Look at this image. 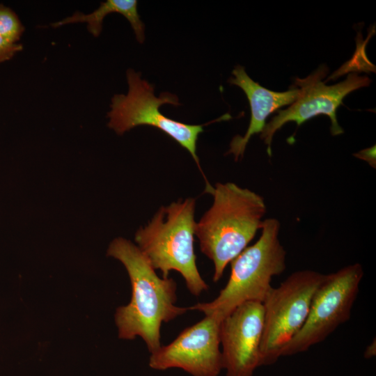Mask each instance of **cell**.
<instances>
[{
    "label": "cell",
    "instance_id": "6da1fadb",
    "mask_svg": "<svg viewBox=\"0 0 376 376\" xmlns=\"http://www.w3.org/2000/svg\"><path fill=\"white\" fill-rule=\"evenodd\" d=\"M107 256L119 260L126 269L132 285L130 302L115 313L118 337H141L152 353L161 345V327L189 311L178 306L177 284L171 278H160L139 248L123 237L113 239Z\"/></svg>",
    "mask_w": 376,
    "mask_h": 376
},
{
    "label": "cell",
    "instance_id": "7a4b0ae2",
    "mask_svg": "<svg viewBox=\"0 0 376 376\" xmlns=\"http://www.w3.org/2000/svg\"><path fill=\"white\" fill-rule=\"evenodd\" d=\"M210 194L213 204L196 223L195 235L213 262V281L217 282L261 228L266 205L263 196L233 182H218Z\"/></svg>",
    "mask_w": 376,
    "mask_h": 376
},
{
    "label": "cell",
    "instance_id": "3957f363",
    "mask_svg": "<svg viewBox=\"0 0 376 376\" xmlns=\"http://www.w3.org/2000/svg\"><path fill=\"white\" fill-rule=\"evenodd\" d=\"M195 206L193 198L162 206L148 225L137 230L134 240L153 268L162 272V278L177 271L189 291L199 296L208 286L196 265Z\"/></svg>",
    "mask_w": 376,
    "mask_h": 376
},
{
    "label": "cell",
    "instance_id": "277c9868",
    "mask_svg": "<svg viewBox=\"0 0 376 376\" xmlns=\"http://www.w3.org/2000/svg\"><path fill=\"white\" fill-rule=\"evenodd\" d=\"M280 227L275 218L263 220L257 242L231 261L229 279L219 295L212 301L188 307L189 311H198L222 321L244 302L263 304L272 289V279L286 267V252L279 238Z\"/></svg>",
    "mask_w": 376,
    "mask_h": 376
},
{
    "label": "cell",
    "instance_id": "5b68a950",
    "mask_svg": "<svg viewBox=\"0 0 376 376\" xmlns=\"http://www.w3.org/2000/svg\"><path fill=\"white\" fill-rule=\"evenodd\" d=\"M128 92L116 94L111 100L107 113V126L117 134L123 135L135 127L147 125L156 127L174 139L191 155L200 171L204 175L196 154L198 136L204 126L219 120L230 118L229 114L205 125H189L168 118L160 112L162 104L180 105L178 97L171 93H154V86L141 77V73L133 69L126 71Z\"/></svg>",
    "mask_w": 376,
    "mask_h": 376
},
{
    "label": "cell",
    "instance_id": "8992f818",
    "mask_svg": "<svg viewBox=\"0 0 376 376\" xmlns=\"http://www.w3.org/2000/svg\"><path fill=\"white\" fill-rule=\"evenodd\" d=\"M325 276L313 270H299L291 274L279 287L272 288L263 303L261 366L274 363L285 346L300 331L314 294Z\"/></svg>",
    "mask_w": 376,
    "mask_h": 376
},
{
    "label": "cell",
    "instance_id": "52a82bcc",
    "mask_svg": "<svg viewBox=\"0 0 376 376\" xmlns=\"http://www.w3.org/2000/svg\"><path fill=\"white\" fill-rule=\"evenodd\" d=\"M363 276V267L359 263L326 274L314 294L303 327L283 349L281 357L307 351L348 321Z\"/></svg>",
    "mask_w": 376,
    "mask_h": 376
},
{
    "label": "cell",
    "instance_id": "ba28073f",
    "mask_svg": "<svg viewBox=\"0 0 376 376\" xmlns=\"http://www.w3.org/2000/svg\"><path fill=\"white\" fill-rule=\"evenodd\" d=\"M329 71L325 65H322L311 75L304 79L297 78L295 84L299 86V95L290 107L279 110L267 124L261 132L260 138L267 146V152L272 155L271 143L276 132L288 122H295L299 126L305 121L318 115L329 117L333 136L343 133L336 118V110L343 98L350 93L368 86L371 80L356 73L350 74L345 80L334 85L327 86L322 79Z\"/></svg>",
    "mask_w": 376,
    "mask_h": 376
},
{
    "label": "cell",
    "instance_id": "9c48e42d",
    "mask_svg": "<svg viewBox=\"0 0 376 376\" xmlns=\"http://www.w3.org/2000/svg\"><path fill=\"white\" fill-rule=\"evenodd\" d=\"M221 322L213 315H205L171 343L150 353L149 366L159 370L181 368L192 376H217L223 369Z\"/></svg>",
    "mask_w": 376,
    "mask_h": 376
},
{
    "label": "cell",
    "instance_id": "30bf717a",
    "mask_svg": "<svg viewBox=\"0 0 376 376\" xmlns=\"http://www.w3.org/2000/svg\"><path fill=\"white\" fill-rule=\"evenodd\" d=\"M263 324L264 308L258 301L240 304L222 320L220 344L226 376H252L261 366Z\"/></svg>",
    "mask_w": 376,
    "mask_h": 376
},
{
    "label": "cell",
    "instance_id": "8fae6325",
    "mask_svg": "<svg viewBox=\"0 0 376 376\" xmlns=\"http://www.w3.org/2000/svg\"><path fill=\"white\" fill-rule=\"evenodd\" d=\"M228 82L241 88L246 95L251 108V120L244 136L233 138L227 154H232L237 161L244 155L246 146L251 137L261 133L265 126L267 118L279 108L293 103L299 97L300 91L292 88L285 92L268 90L254 81L246 74L244 68L237 65L232 72Z\"/></svg>",
    "mask_w": 376,
    "mask_h": 376
},
{
    "label": "cell",
    "instance_id": "7c38bea8",
    "mask_svg": "<svg viewBox=\"0 0 376 376\" xmlns=\"http://www.w3.org/2000/svg\"><path fill=\"white\" fill-rule=\"evenodd\" d=\"M136 0H107L101 2L100 6L90 13L77 11L70 16L50 24L53 28H58L72 24L84 23L88 31L94 37H98L102 31L104 17L117 13L125 17L130 22L136 38L139 43L145 40V25L141 20Z\"/></svg>",
    "mask_w": 376,
    "mask_h": 376
},
{
    "label": "cell",
    "instance_id": "4fadbf2b",
    "mask_svg": "<svg viewBox=\"0 0 376 376\" xmlns=\"http://www.w3.org/2000/svg\"><path fill=\"white\" fill-rule=\"evenodd\" d=\"M25 27L16 13L0 3V36L9 42L19 43Z\"/></svg>",
    "mask_w": 376,
    "mask_h": 376
},
{
    "label": "cell",
    "instance_id": "5bb4252c",
    "mask_svg": "<svg viewBox=\"0 0 376 376\" xmlns=\"http://www.w3.org/2000/svg\"><path fill=\"white\" fill-rule=\"evenodd\" d=\"M22 49L21 43L9 42L0 36V63L10 61Z\"/></svg>",
    "mask_w": 376,
    "mask_h": 376
},
{
    "label": "cell",
    "instance_id": "9a60e30c",
    "mask_svg": "<svg viewBox=\"0 0 376 376\" xmlns=\"http://www.w3.org/2000/svg\"><path fill=\"white\" fill-rule=\"evenodd\" d=\"M355 157L367 162L372 167L375 168V146L361 150L354 155Z\"/></svg>",
    "mask_w": 376,
    "mask_h": 376
},
{
    "label": "cell",
    "instance_id": "2e32d148",
    "mask_svg": "<svg viewBox=\"0 0 376 376\" xmlns=\"http://www.w3.org/2000/svg\"><path fill=\"white\" fill-rule=\"evenodd\" d=\"M375 355V340H374V341L367 347L365 351V354H364V356L366 358H370Z\"/></svg>",
    "mask_w": 376,
    "mask_h": 376
}]
</instances>
